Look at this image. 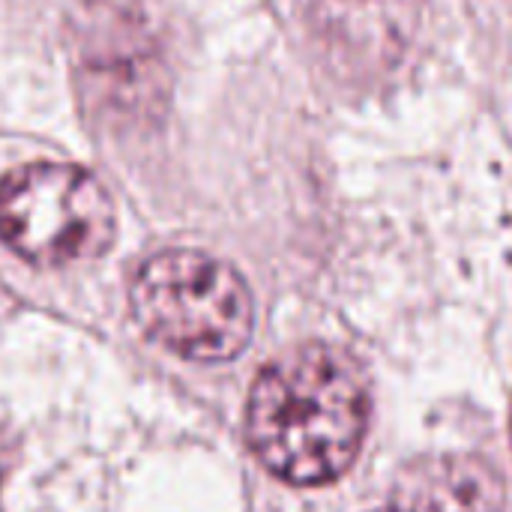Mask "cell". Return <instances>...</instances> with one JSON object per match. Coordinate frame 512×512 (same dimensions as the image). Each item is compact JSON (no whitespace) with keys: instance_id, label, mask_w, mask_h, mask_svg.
I'll list each match as a JSON object with an SVG mask.
<instances>
[{"instance_id":"obj_5","label":"cell","mask_w":512,"mask_h":512,"mask_svg":"<svg viewBox=\"0 0 512 512\" xmlns=\"http://www.w3.org/2000/svg\"><path fill=\"white\" fill-rule=\"evenodd\" d=\"M396 498L402 512H504V483L480 459L444 456L414 462Z\"/></svg>"},{"instance_id":"obj_1","label":"cell","mask_w":512,"mask_h":512,"mask_svg":"<svg viewBox=\"0 0 512 512\" xmlns=\"http://www.w3.org/2000/svg\"><path fill=\"white\" fill-rule=\"evenodd\" d=\"M369 399L351 363L306 345L270 363L246 408V435L258 462L291 486H321L342 477L366 435Z\"/></svg>"},{"instance_id":"obj_6","label":"cell","mask_w":512,"mask_h":512,"mask_svg":"<svg viewBox=\"0 0 512 512\" xmlns=\"http://www.w3.org/2000/svg\"><path fill=\"white\" fill-rule=\"evenodd\" d=\"M381 512H402V510H381Z\"/></svg>"},{"instance_id":"obj_3","label":"cell","mask_w":512,"mask_h":512,"mask_svg":"<svg viewBox=\"0 0 512 512\" xmlns=\"http://www.w3.org/2000/svg\"><path fill=\"white\" fill-rule=\"evenodd\" d=\"M114 234L111 195L78 165L33 162L0 180V240L30 264L63 267L99 258Z\"/></svg>"},{"instance_id":"obj_4","label":"cell","mask_w":512,"mask_h":512,"mask_svg":"<svg viewBox=\"0 0 512 512\" xmlns=\"http://www.w3.org/2000/svg\"><path fill=\"white\" fill-rule=\"evenodd\" d=\"M78 66L99 114L153 117L162 108L165 66L147 18L126 0H87L75 15Z\"/></svg>"},{"instance_id":"obj_2","label":"cell","mask_w":512,"mask_h":512,"mask_svg":"<svg viewBox=\"0 0 512 512\" xmlns=\"http://www.w3.org/2000/svg\"><path fill=\"white\" fill-rule=\"evenodd\" d=\"M129 303L153 342L198 363L237 357L255 327V303L243 276L198 249L150 255L132 279Z\"/></svg>"}]
</instances>
